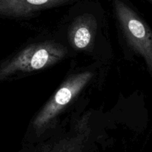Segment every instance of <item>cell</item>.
<instances>
[{"label": "cell", "mask_w": 152, "mask_h": 152, "mask_svg": "<svg viewBox=\"0 0 152 152\" xmlns=\"http://www.w3.org/2000/svg\"><path fill=\"white\" fill-rule=\"evenodd\" d=\"M67 52L63 45L56 42H45L31 45L1 63L0 80L18 73L32 72L51 66L63 59Z\"/></svg>", "instance_id": "6da1fadb"}, {"label": "cell", "mask_w": 152, "mask_h": 152, "mask_svg": "<svg viewBox=\"0 0 152 152\" xmlns=\"http://www.w3.org/2000/svg\"><path fill=\"white\" fill-rule=\"evenodd\" d=\"M113 8L131 47L145 59L152 72V33L128 0H112Z\"/></svg>", "instance_id": "7a4b0ae2"}, {"label": "cell", "mask_w": 152, "mask_h": 152, "mask_svg": "<svg viewBox=\"0 0 152 152\" xmlns=\"http://www.w3.org/2000/svg\"><path fill=\"white\" fill-rule=\"evenodd\" d=\"M92 77L93 74L90 71L79 73L70 77L36 117L33 123L34 127L40 129L48 126L81 91Z\"/></svg>", "instance_id": "3957f363"}, {"label": "cell", "mask_w": 152, "mask_h": 152, "mask_svg": "<svg viewBox=\"0 0 152 152\" xmlns=\"http://www.w3.org/2000/svg\"><path fill=\"white\" fill-rule=\"evenodd\" d=\"M77 1L78 0H0V16L10 19L29 18L39 12Z\"/></svg>", "instance_id": "277c9868"}, {"label": "cell", "mask_w": 152, "mask_h": 152, "mask_svg": "<svg viewBox=\"0 0 152 152\" xmlns=\"http://www.w3.org/2000/svg\"><path fill=\"white\" fill-rule=\"evenodd\" d=\"M96 22V16L89 9H83V12L75 15L70 27L69 38L76 49L83 50L90 45Z\"/></svg>", "instance_id": "5b68a950"}, {"label": "cell", "mask_w": 152, "mask_h": 152, "mask_svg": "<svg viewBox=\"0 0 152 152\" xmlns=\"http://www.w3.org/2000/svg\"><path fill=\"white\" fill-rule=\"evenodd\" d=\"M83 142L81 140L76 139L60 143L52 152H82Z\"/></svg>", "instance_id": "8992f818"}, {"label": "cell", "mask_w": 152, "mask_h": 152, "mask_svg": "<svg viewBox=\"0 0 152 152\" xmlns=\"http://www.w3.org/2000/svg\"><path fill=\"white\" fill-rule=\"evenodd\" d=\"M147 1H149V2L152 3V0H147Z\"/></svg>", "instance_id": "52a82bcc"}]
</instances>
